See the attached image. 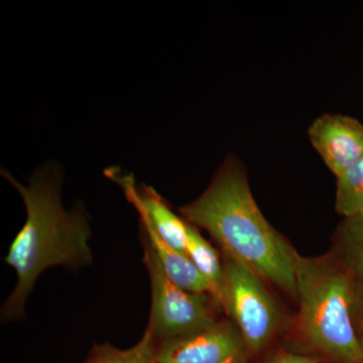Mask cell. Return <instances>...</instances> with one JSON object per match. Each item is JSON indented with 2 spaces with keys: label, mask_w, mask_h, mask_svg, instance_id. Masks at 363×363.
I'll list each match as a JSON object with an SVG mask.
<instances>
[{
  "label": "cell",
  "mask_w": 363,
  "mask_h": 363,
  "mask_svg": "<svg viewBox=\"0 0 363 363\" xmlns=\"http://www.w3.org/2000/svg\"><path fill=\"white\" fill-rule=\"evenodd\" d=\"M2 176L25 203L26 220L9 247L6 262L16 269L18 284L2 309V320L25 314V305L40 274L49 267L70 269L92 262L89 217L83 206L68 211L62 203L61 174L55 166L38 169L25 186L7 171Z\"/></svg>",
  "instance_id": "cell-1"
},
{
  "label": "cell",
  "mask_w": 363,
  "mask_h": 363,
  "mask_svg": "<svg viewBox=\"0 0 363 363\" xmlns=\"http://www.w3.org/2000/svg\"><path fill=\"white\" fill-rule=\"evenodd\" d=\"M180 213L188 223L208 231L223 253L297 296V252L260 211L238 157H226L204 193L181 207Z\"/></svg>",
  "instance_id": "cell-2"
},
{
  "label": "cell",
  "mask_w": 363,
  "mask_h": 363,
  "mask_svg": "<svg viewBox=\"0 0 363 363\" xmlns=\"http://www.w3.org/2000/svg\"><path fill=\"white\" fill-rule=\"evenodd\" d=\"M300 302L298 334L313 357L333 363H363L354 326L355 279L328 257L296 255Z\"/></svg>",
  "instance_id": "cell-3"
},
{
  "label": "cell",
  "mask_w": 363,
  "mask_h": 363,
  "mask_svg": "<svg viewBox=\"0 0 363 363\" xmlns=\"http://www.w3.org/2000/svg\"><path fill=\"white\" fill-rule=\"evenodd\" d=\"M143 262L152 286V311L147 330L156 339L181 337L217 323L210 294L191 293L176 285L164 269L149 240L142 233Z\"/></svg>",
  "instance_id": "cell-4"
},
{
  "label": "cell",
  "mask_w": 363,
  "mask_h": 363,
  "mask_svg": "<svg viewBox=\"0 0 363 363\" xmlns=\"http://www.w3.org/2000/svg\"><path fill=\"white\" fill-rule=\"evenodd\" d=\"M222 259L220 305L235 322L248 354H257L276 335L281 312L259 276L226 253Z\"/></svg>",
  "instance_id": "cell-5"
},
{
  "label": "cell",
  "mask_w": 363,
  "mask_h": 363,
  "mask_svg": "<svg viewBox=\"0 0 363 363\" xmlns=\"http://www.w3.org/2000/svg\"><path fill=\"white\" fill-rule=\"evenodd\" d=\"M245 341L230 325L217 322L204 330L162 340L157 363H250Z\"/></svg>",
  "instance_id": "cell-6"
},
{
  "label": "cell",
  "mask_w": 363,
  "mask_h": 363,
  "mask_svg": "<svg viewBox=\"0 0 363 363\" xmlns=\"http://www.w3.org/2000/svg\"><path fill=\"white\" fill-rule=\"evenodd\" d=\"M310 142L335 176L363 157V124L352 117L324 114L308 130Z\"/></svg>",
  "instance_id": "cell-7"
},
{
  "label": "cell",
  "mask_w": 363,
  "mask_h": 363,
  "mask_svg": "<svg viewBox=\"0 0 363 363\" xmlns=\"http://www.w3.org/2000/svg\"><path fill=\"white\" fill-rule=\"evenodd\" d=\"M135 210L140 215V225H142L140 231L149 240L150 245L156 252L162 269L168 274L169 278L176 285L188 292L210 294L213 297L211 286L196 269L187 255L174 250L171 245L162 240L161 235L157 233V229L152 225L149 216L142 208L136 207Z\"/></svg>",
  "instance_id": "cell-8"
},
{
  "label": "cell",
  "mask_w": 363,
  "mask_h": 363,
  "mask_svg": "<svg viewBox=\"0 0 363 363\" xmlns=\"http://www.w3.org/2000/svg\"><path fill=\"white\" fill-rule=\"evenodd\" d=\"M186 255L211 286L213 298L220 305L224 281L223 262L214 247L189 223Z\"/></svg>",
  "instance_id": "cell-9"
},
{
  "label": "cell",
  "mask_w": 363,
  "mask_h": 363,
  "mask_svg": "<svg viewBox=\"0 0 363 363\" xmlns=\"http://www.w3.org/2000/svg\"><path fill=\"white\" fill-rule=\"evenodd\" d=\"M338 260L355 279H363V212L344 221L336 233Z\"/></svg>",
  "instance_id": "cell-10"
},
{
  "label": "cell",
  "mask_w": 363,
  "mask_h": 363,
  "mask_svg": "<svg viewBox=\"0 0 363 363\" xmlns=\"http://www.w3.org/2000/svg\"><path fill=\"white\" fill-rule=\"evenodd\" d=\"M157 350V339L147 329L140 342L130 350H118L111 343L95 344L85 363H152Z\"/></svg>",
  "instance_id": "cell-11"
},
{
  "label": "cell",
  "mask_w": 363,
  "mask_h": 363,
  "mask_svg": "<svg viewBox=\"0 0 363 363\" xmlns=\"http://www.w3.org/2000/svg\"><path fill=\"white\" fill-rule=\"evenodd\" d=\"M335 209L344 218L363 212V157L336 176Z\"/></svg>",
  "instance_id": "cell-12"
},
{
  "label": "cell",
  "mask_w": 363,
  "mask_h": 363,
  "mask_svg": "<svg viewBox=\"0 0 363 363\" xmlns=\"http://www.w3.org/2000/svg\"><path fill=\"white\" fill-rule=\"evenodd\" d=\"M354 326L358 342L363 351V279H355Z\"/></svg>",
  "instance_id": "cell-13"
},
{
  "label": "cell",
  "mask_w": 363,
  "mask_h": 363,
  "mask_svg": "<svg viewBox=\"0 0 363 363\" xmlns=\"http://www.w3.org/2000/svg\"><path fill=\"white\" fill-rule=\"evenodd\" d=\"M321 358L312 357V355L298 354V353L279 351L274 355L260 363H322Z\"/></svg>",
  "instance_id": "cell-14"
},
{
  "label": "cell",
  "mask_w": 363,
  "mask_h": 363,
  "mask_svg": "<svg viewBox=\"0 0 363 363\" xmlns=\"http://www.w3.org/2000/svg\"><path fill=\"white\" fill-rule=\"evenodd\" d=\"M152 363H157V362H152Z\"/></svg>",
  "instance_id": "cell-15"
}]
</instances>
